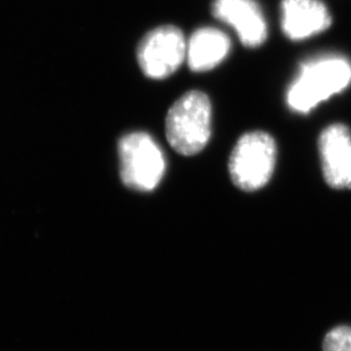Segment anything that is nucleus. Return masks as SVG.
Returning a JSON list of instances; mask_svg holds the SVG:
<instances>
[{
	"label": "nucleus",
	"mask_w": 351,
	"mask_h": 351,
	"mask_svg": "<svg viewBox=\"0 0 351 351\" xmlns=\"http://www.w3.org/2000/svg\"><path fill=\"white\" fill-rule=\"evenodd\" d=\"M231 49V40L216 27H200L186 43V60L190 70H213L226 60Z\"/></svg>",
	"instance_id": "obj_9"
},
{
	"label": "nucleus",
	"mask_w": 351,
	"mask_h": 351,
	"mask_svg": "<svg viewBox=\"0 0 351 351\" xmlns=\"http://www.w3.org/2000/svg\"><path fill=\"white\" fill-rule=\"evenodd\" d=\"M136 58L143 73L149 79L171 77L186 58V41L174 25L156 27L140 40Z\"/></svg>",
	"instance_id": "obj_5"
},
{
	"label": "nucleus",
	"mask_w": 351,
	"mask_h": 351,
	"mask_svg": "<svg viewBox=\"0 0 351 351\" xmlns=\"http://www.w3.org/2000/svg\"><path fill=\"white\" fill-rule=\"evenodd\" d=\"M325 182L333 189H351V131L342 123L326 126L318 136Z\"/></svg>",
	"instance_id": "obj_6"
},
{
	"label": "nucleus",
	"mask_w": 351,
	"mask_h": 351,
	"mask_svg": "<svg viewBox=\"0 0 351 351\" xmlns=\"http://www.w3.org/2000/svg\"><path fill=\"white\" fill-rule=\"evenodd\" d=\"M276 156L278 147L269 133H245L235 143L229 159L233 184L243 191L262 189L272 178Z\"/></svg>",
	"instance_id": "obj_3"
},
{
	"label": "nucleus",
	"mask_w": 351,
	"mask_h": 351,
	"mask_svg": "<svg viewBox=\"0 0 351 351\" xmlns=\"http://www.w3.org/2000/svg\"><path fill=\"white\" fill-rule=\"evenodd\" d=\"M323 351H351L350 326H337L325 335Z\"/></svg>",
	"instance_id": "obj_10"
},
{
	"label": "nucleus",
	"mask_w": 351,
	"mask_h": 351,
	"mask_svg": "<svg viewBox=\"0 0 351 351\" xmlns=\"http://www.w3.org/2000/svg\"><path fill=\"white\" fill-rule=\"evenodd\" d=\"M351 82V64L343 57L325 56L300 66L287 93V103L297 113L307 114L324 100L341 93Z\"/></svg>",
	"instance_id": "obj_1"
},
{
	"label": "nucleus",
	"mask_w": 351,
	"mask_h": 351,
	"mask_svg": "<svg viewBox=\"0 0 351 351\" xmlns=\"http://www.w3.org/2000/svg\"><path fill=\"white\" fill-rule=\"evenodd\" d=\"M166 138L173 149L193 156L205 149L212 134V103L199 90L180 97L166 115Z\"/></svg>",
	"instance_id": "obj_2"
},
{
	"label": "nucleus",
	"mask_w": 351,
	"mask_h": 351,
	"mask_svg": "<svg viewBox=\"0 0 351 351\" xmlns=\"http://www.w3.org/2000/svg\"><path fill=\"white\" fill-rule=\"evenodd\" d=\"M119 173L128 188L138 191L156 189L165 173L164 154L145 132H132L119 141Z\"/></svg>",
	"instance_id": "obj_4"
},
{
	"label": "nucleus",
	"mask_w": 351,
	"mask_h": 351,
	"mask_svg": "<svg viewBox=\"0 0 351 351\" xmlns=\"http://www.w3.org/2000/svg\"><path fill=\"white\" fill-rule=\"evenodd\" d=\"M213 16L234 29L247 48H258L269 37V27L256 0H213Z\"/></svg>",
	"instance_id": "obj_7"
},
{
	"label": "nucleus",
	"mask_w": 351,
	"mask_h": 351,
	"mask_svg": "<svg viewBox=\"0 0 351 351\" xmlns=\"http://www.w3.org/2000/svg\"><path fill=\"white\" fill-rule=\"evenodd\" d=\"M281 27L292 41H302L330 29L332 15L322 0H282Z\"/></svg>",
	"instance_id": "obj_8"
}]
</instances>
